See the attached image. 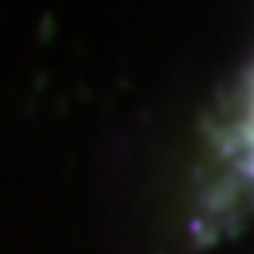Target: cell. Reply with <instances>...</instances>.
Returning <instances> with one entry per match:
<instances>
[{
    "label": "cell",
    "mask_w": 254,
    "mask_h": 254,
    "mask_svg": "<svg viewBox=\"0 0 254 254\" xmlns=\"http://www.w3.org/2000/svg\"><path fill=\"white\" fill-rule=\"evenodd\" d=\"M247 141H251V170H254V103H251V124H247Z\"/></svg>",
    "instance_id": "cell-1"
}]
</instances>
